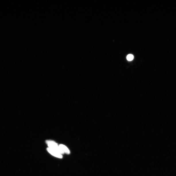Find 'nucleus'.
<instances>
[{
    "instance_id": "f257e3e1",
    "label": "nucleus",
    "mask_w": 176,
    "mask_h": 176,
    "mask_svg": "<svg viewBox=\"0 0 176 176\" xmlns=\"http://www.w3.org/2000/svg\"><path fill=\"white\" fill-rule=\"evenodd\" d=\"M46 143L48 144L49 146V148L57 152L58 153L60 154H64L61 148L58 146L57 144L55 143V142L51 140H47L46 141Z\"/></svg>"
},
{
    "instance_id": "f03ea898",
    "label": "nucleus",
    "mask_w": 176,
    "mask_h": 176,
    "mask_svg": "<svg viewBox=\"0 0 176 176\" xmlns=\"http://www.w3.org/2000/svg\"><path fill=\"white\" fill-rule=\"evenodd\" d=\"M47 150L52 155L55 156V157L61 158H62V155L58 153L56 151L53 150L49 148H47Z\"/></svg>"
},
{
    "instance_id": "7ed1b4c3",
    "label": "nucleus",
    "mask_w": 176,
    "mask_h": 176,
    "mask_svg": "<svg viewBox=\"0 0 176 176\" xmlns=\"http://www.w3.org/2000/svg\"><path fill=\"white\" fill-rule=\"evenodd\" d=\"M59 147L64 153H65L67 154H69L70 153V151L69 149L66 146L63 145V144H60Z\"/></svg>"
},
{
    "instance_id": "20e7f679",
    "label": "nucleus",
    "mask_w": 176,
    "mask_h": 176,
    "mask_svg": "<svg viewBox=\"0 0 176 176\" xmlns=\"http://www.w3.org/2000/svg\"><path fill=\"white\" fill-rule=\"evenodd\" d=\"M134 56L133 55L129 54L127 55V59L128 61H131L134 59Z\"/></svg>"
}]
</instances>
